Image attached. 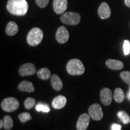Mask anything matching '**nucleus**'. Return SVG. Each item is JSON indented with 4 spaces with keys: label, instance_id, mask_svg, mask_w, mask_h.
<instances>
[{
    "label": "nucleus",
    "instance_id": "17",
    "mask_svg": "<svg viewBox=\"0 0 130 130\" xmlns=\"http://www.w3.org/2000/svg\"><path fill=\"white\" fill-rule=\"evenodd\" d=\"M18 26L16 23L13 21H10L6 26V31L7 35L10 36H12L15 35L18 32Z\"/></svg>",
    "mask_w": 130,
    "mask_h": 130
},
{
    "label": "nucleus",
    "instance_id": "30",
    "mask_svg": "<svg viewBox=\"0 0 130 130\" xmlns=\"http://www.w3.org/2000/svg\"><path fill=\"white\" fill-rule=\"evenodd\" d=\"M4 121H3L2 119L0 120V129H2L3 127H4Z\"/></svg>",
    "mask_w": 130,
    "mask_h": 130
},
{
    "label": "nucleus",
    "instance_id": "18",
    "mask_svg": "<svg viewBox=\"0 0 130 130\" xmlns=\"http://www.w3.org/2000/svg\"><path fill=\"white\" fill-rule=\"evenodd\" d=\"M37 77L43 80H47L51 77V72L47 68H41L37 71Z\"/></svg>",
    "mask_w": 130,
    "mask_h": 130
},
{
    "label": "nucleus",
    "instance_id": "31",
    "mask_svg": "<svg viewBox=\"0 0 130 130\" xmlns=\"http://www.w3.org/2000/svg\"><path fill=\"white\" fill-rule=\"evenodd\" d=\"M126 97H127L128 100H129L130 101V90L128 91L127 95H126Z\"/></svg>",
    "mask_w": 130,
    "mask_h": 130
},
{
    "label": "nucleus",
    "instance_id": "8",
    "mask_svg": "<svg viewBox=\"0 0 130 130\" xmlns=\"http://www.w3.org/2000/svg\"><path fill=\"white\" fill-rule=\"evenodd\" d=\"M56 38L58 43L63 44L67 42L69 38V34L67 28L64 26H61L57 30Z\"/></svg>",
    "mask_w": 130,
    "mask_h": 130
},
{
    "label": "nucleus",
    "instance_id": "9",
    "mask_svg": "<svg viewBox=\"0 0 130 130\" xmlns=\"http://www.w3.org/2000/svg\"><path fill=\"white\" fill-rule=\"evenodd\" d=\"M100 100L104 105H109L113 100V93L108 88L104 87L100 92Z\"/></svg>",
    "mask_w": 130,
    "mask_h": 130
},
{
    "label": "nucleus",
    "instance_id": "7",
    "mask_svg": "<svg viewBox=\"0 0 130 130\" xmlns=\"http://www.w3.org/2000/svg\"><path fill=\"white\" fill-rule=\"evenodd\" d=\"M19 74L22 77L30 76L35 74L36 72V69L35 66L31 63H24L21 65L19 69Z\"/></svg>",
    "mask_w": 130,
    "mask_h": 130
},
{
    "label": "nucleus",
    "instance_id": "10",
    "mask_svg": "<svg viewBox=\"0 0 130 130\" xmlns=\"http://www.w3.org/2000/svg\"><path fill=\"white\" fill-rule=\"evenodd\" d=\"M90 116L87 113H83L79 117L77 123L78 130H86L90 123Z\"/></svg>",
    "mask_w": 130,
    "mask_h": 130
},
{
    "label": "nucleus",
    "instance_id": "22",
    "mask_svg": "<svg viewBox=\"0 0 130 130\" xmlns=\"http://www.w3.org/2000/svg\"><path fill=\"white\" fill-rule=\"evenodd\" d=\"M36 104V100L33 98H28L25 100L24 102V105L26 109L30 110L35 106Z\"/></svg>",
    "mask_w": 130,
    "mask_h": 130
},
{
    "label": "nucleus",
    "instance_id": "32",
    "mask_svg": "<svg viewBox=\"0 0 130 130\" xmlns=\"http://www.w3.org/2000/svg\"><path fill=\"white\" fill-rule=\"evenodd\" d=\"M129 90H130V84L129 85Z\"/></svg>",
    "mask_w": 130,
    "mask_h": 130
},
{
    "label": "nucleus",
    "instance_id": "21",
    "mask_svg": "<svg viewBox=\"0 0 130 130\" xmlns=\"http://www.w3.org/2000/svg\"><path fill=\"white\" fill-rule=\"evenodd\" d=\"M118 118L124 124H128L130 122V117L125 111H119L118 113Z\"/></svg>",
    "mask_w": 130,
    "mask_h": 130
},
{
    "label": "nucleus",
    "instance_id": "24",
    "mask_svg": "<svg viewBox=\"0 0 130 130\" xmlns=\"http://www.w3.org/2000/svg\"><path fill=\"white\" fill-rule=\"evenodd\" d=\"M121 78L124 81L125 83H126V84H128V85L130 84V72L129 71H123L120 74Z\"/></svg>",
    "mask_w": 130,
    "mask_h": 130
},
{
    "label": "nucleus",
    "instance_id": "12",
    "mask_svg": "<svg viewBox=\"0 0 130 130\" xmlns=\"http://www.w3.org/2000/svg\"><path fill=\"white\" fill-rule=\"evenodd\" d=\"M98 12L100 17L102 19L109 18L111 14L110 6L107 3L105 2L101 3L98 10Z\"/></svg>",
    "mask_w": 130,
    "mask_h": 130
},
{
    "label": "nucleus",
    "instance_id": "11",
    "mask_svg": "<svg viewBox=\"0 0 130 130\" xmlns=\"http://www.w3.org/2000/svg\"><path fill=\"white\" fill-rule=\"evenodd\" d=\"M68 7L67 0H54L53 8L57 14H63Z\"/></svg>",
    "mask_w": 130,
    "mask_h": 130
},
{
    "label": "nucleus",
    "instance_id": "1",
    "mask_svg": "<svg viewBox=\"0 0 130 130\" xmlns=\"http://www.w3.org/2000/svg\"><path fill=\"white\" fill-rule=\"evenodd\" d=\"M6 7L11 14L24 16L28 11V4L27 0H8Z\"/></svg>",
    "mask_w": 130,
    "mask_h": 130
},
{
    "label": "nucleus",
    "instance_id": "15",
    "mask_svg": "<svg viewBox=\"0 0 130 130\" xmlns=\"http://www.w3.org/2000/svg\"><path fill=\"white\" fill-rule=\"evenodd\" d=\"M105 64L108 68L113 70H121L124 66L121 61L115 59H108L105 62Z\"/></svg>",
    "mask_w": 130,
    "mask_h": 130
},
{
    "label": "nucleus",
    "instance_id": "28",
    "mask_svg": "<svg viewBox=\"0 0 130 130\" xmlns=\"http://www.w3.org/2000/svg\"><path fill=\"white\" fill-rule=\"evenodd\" d=\"M122 128V126L119 124H116L114 123L111 126V130H121Z\"/></svg>",
    "mask_w": 130,
    "mask_h": 130
},
{
    "label": "nucleus",
    "instance_id": "4",
    "mask_svg": "<svg viewBox=\"0 0 130 130\" xmlns=\"http://www.w3.org/2000/svg\"><path fill=\"white\" fill-rule=\"evenodd\" d=\"M60 19L63 24L69 25H76L79 23L81 16L76 12H69L61 14Z\"/></svg>",
    "mask_w": 130,
    "mask_h": 130
},
{
    "label": "nucleus",
    "instance_id": "20",
    "mask_svg": "<svg viewBox=\"0 0 130 130\" xmlns=\"http://www.w3.org/2000/svg\"><path fill=\"white\" fill-rule=\"evenodd\" d=\"M4 128L6 130H10L12 129L13 126V121L12 117L9 115H7L4 118Z\"/></svg>",
    "mask_w": 130,
    "mask_h": 130
},
{
    "label": "nucleus",
    "instance_id": "5",
    "mask_svg": "<svg viewBox=\"0 0 130 130\" xmlns=\"http://www.w3.org/2000/svg\"><path fill=\"white\" fill-rule=\"evenodd\" d=\"M19 102L17 99L13 97H9L1 102V108L6 112H13L19 108Z\"/></svg>",
    "mask_w": 130,
    "mask_h": 130
},
{
    "label": "nucleus",
    "instance_id": "29",
    "mask_svg": "<svg viewBox=\"0 0 130 130\" xmlns=\"http://www.w3.org/2000/svg\"><path fill=\"white\" fill-rule=\"evenodd\" d=\"M125 4L126 6L130 8V0H125Z\"/></svg>",
    "mask_w": 130,
    "mask_h": 130
},
{
    "label": "nucleus",
    "instance_id": "6",
    "mask_svg": "<svg viewBox=\"0 0 130 130\" xmlns=\"http://www.w3.org/2000/svg\"><path fill=\"white\" fill-rule=\"evenodd\" d=\"M89 115L92 119L100 121L103 117V111L101 105L98 104H93L89 108Z\"/></svg>",
    "mask_w": 130,
    "mask_h": 130
},
{
    "label": "nucleus",
    "instance_id": "2",
    "mask_svg": "<svg viewBox=\"0 0 130 130\" xmlns=\"http://www.w3.org/2000/svg\"><path fill=\"white\" fill-rule=\"evenodd\" d=\"M66 70L71 75H81L85 72V68L82 61L77 58H74L68 61Z\"/></svg>",
    "mask_w": 130,
    "mask_h": 130
},
{
    "label": "nucleus",
    "instance_id": "25",
    "mask_svg": "<svg viewBox=\"0 0 130 130\" xmlns=\"http://www.w3.org/2000/svg\"><path fill=\"white\" fill-rule=\"evenodd\" d=\"M36 110L37 111H43V113H48L50 111V108L47 105L39 104L36 106Z\"/></svg>",
    "mask_w": 130,
    "mask_h": 130
},
{
    "label": "nucleus",
    "instance_id": "19",
    "mask_svg": "<svg viewBox=\"0 0 130 130\" xmlns=\"http://www.w3.org/2000/svg\"><path fill=\"white\" fill-rule=\"evenodd\" d=\"M114 99L115 101L118 103H121L125 100V95L123 91L121 88H116L114 92Z\"/></svg>",
    "mask_w": 130,
    "mask_h": 130
},
{
    "label": "nucleus",
    "instance_id": "23",
    "mask_svg": "<svg viewBox=\"0 0 130 130\" xmlns=\"http://www.w3.org/2000/svg\"><path fill=\"white\" fill-rule=\"evenodd\" d=\"M19 119L20 120V121L22 123H25L27 121H30L32 119V117L31 116V115L29 113L27 112H25V113H22L20 115H19L18 116Z\"/></svg>",
    "mask_w": 130,
    "mask_h": 130
},
{
    "label": "nucleus",
    "instance_id": "26",
    "mask_svg": "<svg viewBox=\"0 0 130 130\" xmlns=\"http://www.w3.org/2000/svg\"><path fill=\"white\" fill-rule=\"evenodd\" d=\"M123 53L124 54L127 56L130 53V42L127 40H125L123 42Z\"/></svg>",
    "mask_w": 130,
    "mask_h": 130
},
{
    "label": "nucleus",
    "instance_id": "3",
    "mask_svg": "<svg viewBox=\"0 0 130 130\" xmlns=\"http://www.w3.org/2000/svg\"><path fill=\"white\" fill-rule=\"evenodd\" d=\"M43 38V31L39 28L35 27L29 31L27 37V40L30 46H36L41 43Z\"/></svg>",
    "mask_w": 130,
    "mask_h": 130
},
{
    "label": "nucleus",
    "instance_id": "16",
    "mask_svg": "<svg viewBox=\"0 0 130 130\" xmlns=\"http://www.w3.org/2000/svg\"><path fill=\"white\" fill-rule=\"evenodd\" d=\"M51 84L53 88L56 91L61 90L63 88L62 81L56 74H54L51 76Z\"/></svg>",
    "mask_w": 130,
    "mask_h": 130
},
{
    "label": "nucleus",
    "instance_id": "13",
    "mask_svg": "<svg viewBox=\"0 0 130 130\" xmlns=\"http://www.w3.org/2000/svg\"><path fill=\"white\" fill-rule=\"evenodd\" d=\"M66 98L63 95L57 96L52 101V105L55 109H61L66 104Z\"/></svg>",
    "mask_w": 130,
    "mask_h": 130
},
{
    "label": "nucleus",
    "instance_id": "27",
    "mask_svg": "<svg viewBox=\"0 0 130 130\" xmlns=\"http://www.w3.org/2000/svg\"><path fill=\"white\" fill-rule=\"evenodd\" d=\"M37 6L40 8H45L48 6L50 0H35Z\"/></svg>",
    "mask_w": 130,
    "mask_h": 130
},
{
    "label": "nucleus",
    "instance_id": "14",
    "mask_svg": "<svg viewBox=\"0 0 130 130\" xmlns=\"http://www.w3.org/2000/svg\"><path fill=\"white\" fill-rule=\"evenodd\" d=\"M18 89L21 92H25L31 93L35 90L33 84L28 81H22L18 86Z\"/></svg>",
    "mask_w": 130,
    "mask_h": 130
}]
</instances>
